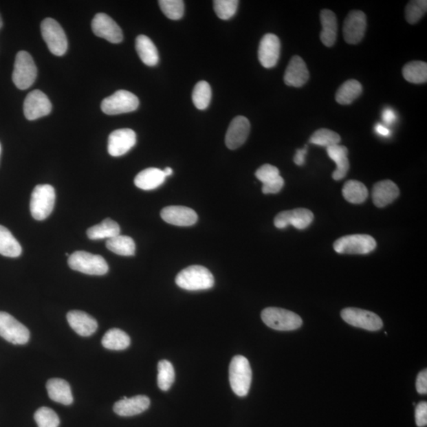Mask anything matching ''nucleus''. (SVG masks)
Wrapping results in <instances>:
<instances>
[{
    "label": "nucleus",
    "mask_w": 427,
    "mask_h": 427,
    "mask_svg": "<svg viewBox=\"0 0 427 427\" xmlns=\"http://www.w3.org/2000/svg\"><path fill=\"white\" fill-rule=\"evenodd\" d=\"M176 284L189 292L204 291L212 288L214 276L208 268L200 265L189 266L178 273Z\"/></svg>",
    "instance_id": "f257e3e1"
},
{
    "label": "nucleus",
    "mask_w": 427,
    "mask_h": 427,
    "mask_svg": "<svg viewBox=\"0 0 427 427\" xmlns=\"http://www.w3.org/2000/svg\"><path fill=\"white\" fill-rule=\"evenodd\" d=\"M232 390L240 397H246L252 383V373L249 360L242 355L233 358L229 369Z\"/></svg>",
    "instance_id": "f03ea898"
},
{
    "label": "nucleus",
    "mask_w": 427,
    "mask_h": 427,
    "mask_svg": "<svg viewBox=\"0 0 427 427\" xmlns=\"http://www.w3.org/2000/svg\"><path fill=\"white\" fill-rule=\"evenodd\" d=\"M68 265L74 271L91 276H103L109 271L108 263L102 256L85 251H76L70 255Z\"/></svg>",
    "instance_id": "7ed1b4c3"
},
{
    "label": "nucleus",
    "mask_w": 427,
    "mask_h": 427,
    "mask_svg": "<svg viewBox=\"0 0 427 427\" xmlns=\"http://www.w3.org/2000/svg\"><path fill=\"white\" fill-rule=\"evenodd\" d=\"M56 193L50 184H39L31 195L30 212L36 220H45L54 210Z\"/></svg>",
    "instance_id": "20e7f679"
},
{
    "label": "nucleus",
    "mask_w": 427,
    "mask_h": 427,
    "mask_svg": "<svg viewBox=\"0 0 427 427\" xmlns=\"http://www.w3.org/2000/svg\"><path fill=\"white\" fill-rule=\"evenodd\" d=\"M261 318L269 328L278 331L296 330L303 325V319L287 309L269 307L263 309Z\"/></svg>",
    "instance_id": "39448f33"
},
{
    "label": "nucleus",
    "mask_w": 427,
    "mask_h": 427,
    "mask_svg": "<svg viewBox=\"0 0 427 427\" xmlns=\"http://www.w3.org/2000/svg\"><path fill=\"white\" fill-rule=\"evenodd\" d=\"M36 67L33 58L25 51L18 52L15 58L12 80L19 89L30 88L36 78Z\"/></svg>",
    "instance_id": "423d86ee"
},
{
    "label": "nucleus",
    "mask_w": 427,
    "mask_h": 427,
    "mask_svg": "<svg viewBox=\"0 0 427 427\" xmlns=\"http://www.w3.org/2000/svg\"><path fill=\"white\" fill-rule=\"evenodd\" d=\"M42 38L52 54L61 56L67 50V39L65 30L54 19H45L41 25Z\"/></svg>",
    "instance_id": "0eeeda50"
},
{
    "label": "nucleus",
    "mask_w": 427,
    "mask_h": 427,
    "mask_svg": "<svg viewBox=\"0 0 427 427\" xmlns=\"http://www.w3.org/2000/svg\"><path fill=\"white\" fill-rule=\"evenodd\" d=\"M376 246V241L367 234L342 237L333 245L335 251L340 254H367L375 250Z\"/></svg>",
    "instance_id": "6e6552de"
},
{
    "label": "nucleus",
    "mask_w": 427,
    "mask_h": 427,
    "mask_svg": "<svg viewBox=\"0 0 427 427\" xmlns=\"http://www.w3.org/2000/svg\"><path fill=\"white\" fill-rule=\"evenodd\" d=\"M139 105V98L134 94L121 89L105 98L101 108L105 114L118 115L133 112L138 109Z\"/></svg>",
    "instance_id": "1a4fd4ad"
},
{
    "label": "nucleus",
    "mask_w": 427,
    "mask_h": 427,
    "mask_svg": "<svg viewBox=\"0 0 427 427\" xmlns=\"http://www.w3.org/2000/svg\"><path fill=\"white\" fill-rule=\"evenodd\" d=\"M0 336L16 345L28 344L30 334L25 325L12 315L0 312Z\"/></svg>",
    "instance_id": "9d476101"
},
{
    "label": "nucleus",
    "mask_w": 427,
    "mask_h": 427,
    "mask_svg": "<svg viewBox=\"0 0 427 427\" xmlns=\"http://www.w3.org/2000/svg\"><path fill=\"white\" fill-rule=\"evenodd\" d=\"M342 320L347 324L368 331H378L383 327L382 320L371 311L358 308H346L342 310Z\"/></svg>",
    "instance_id": "9b49d317"
},
{
    "label": "nucleus",
    "mask_w": 427,
    "mask_h": 427,
    "mask_svg": "<svg viewBox=\"0 0 427 427\" xmlns=\"http://www.w3.org/2000/svg\"><path fill=\"white\" fill-rule=\"evenodd\" d=\"M94 34L110 43L118 44L123 41V32L115 21L107 14L99 13L94 16L91 23Z\"/></svg>",
    "instance_id": "f8f14e48"
},
{
    "label": "nucleus",
    "mask_w": 427,
    "mask_h": 427,
    "mask_svg": "<svg viewBox=\"0 0 427 427\" xmlns=\"http://www.w3.org/2000/svg\"><path fill=\"white\" fill-rule=\"evenodd\" d=\"M314 219V216L311 210L297 208L278 213L274 219V224L278 229H284L288 226H293L298 230H304L312 223Z\"/></svg>",
    "instance_id": "ddd939ff"
},
{
    "label": "nucleus",
    "mask_w": 427,
    "mask_h": 427,
    "mask_svg": "<svg viewBox=\"0 0 427 427\" xmlns=\"http://www.w3.org/2000/svg\"><path fill=\"white\" fill-rule=\"evenodd\" d=\"M23 110L26 119L34 120L49 115L52 111V103L43 92L36 89L26 96Z\"/></svg>",
    "instance_id": "4468645a"
},
{
    "label": "nucleus",
    "mask_w": 427,
    "mask_h": 427,
    "mask_svg": "<svg viewBox=\"0 0 427 427\" xmlns=\"http://www.w3.org/2000/svg\"><path fill=\"white\" fill-rule=\"evenodd\" d=\"M366 25V16L361 10H352L348 14L344 24V36L347 43H360L365 36Z\"/></svg>",
    "instance_id": "2eb2a0df"
},
{
    "label": "nucleus",
    "mask_w": 427,
    "mask_h": 427,
    "mask_svg": "<svg viewBox=\"0 0 427 427\" xmlns=\"http://www.w3.org/2000/svg\"><path fill=\"white\" fill-rule=\"evenodd\" d=\"M136 144V134L129 129H118L109 136L108 152L111 156L120 157L128 153Z\"/></svg>",
    "instance_id": "dca6fc26"
},
{
    "label": "nucleus",
    "mask_w": 427,
    "mask_h": 427,
    "mask_svg": "<svg viewBox=\"0 0 427 427\" xmlns=\"http://www.w3.org/2000/svg\"><path fill=\"white\" fill-rule=\"evenodd\" d=\"M281 40L273 34L263 36L258 50V58L263 67L272 68L277 65L281 56Z\"/></svg>",
    "instance_id": "f3484780"
},
{
    "label": "nucleus",
    "mask_w": 427,
    "mask_h": 427,
    "mask_svg": "<svg viewBox=\"0 0 427 427\" xmlns=\"http://www.w3.org/2000/svg\"><path fill=\"white\" fill-rule=\"evenodd\" d=\"M250 120L243 116H237L230 124L226 134V145L230 150H236L243 145L250 133Z\"/></svg>",
    "instance_id": "a211bd4d"
},
{
    "label": "nucleus",
    "mask_w": 427,
    "mask_h": 427,
    "mask_svg": "<svg viewBox=\"0 0 427 427\" xmlns=\"http://www.w3.org/2000/svg\"><path fill=\"white\" fill-rule=\"evenodd\" d=\"M161 217L167 223L177 226H191L198 220L197 212L184 206H168L162 210Z\"/></svg>",
    "instance_id": "6ab92c4d"
},
{
    "label": "nucleus",
    "mask_w": 427,
    "mask_h": 427,
    "mask_svg": "<svg viewBox=\"0 0 427 427\" xmlns=\"http://www.w3.org/2000/svg\"><path fill=\"white\" fill-rule=\"evenodd\" d=\"M309 72L303 58L294 56L292 58L284 75V83L289 87H300L307 83Z\"/></svg>",
    "instance_id": "aec40b11"
},
{
    "label": "nucleus",
    "mask_w": 427,
    "mask_h": 427,
    "mask_svg": "<svg viewBox=\"0 0 427 427\" xmlns=\"http://www.w3.org/2000/svg\"><path fill=\"white\" fill-rule=\"evenodd\" d=\"M151 400L146 395H135V397L128 398L123 397L115 403L113 406L114 413L123 417H129L140 415L149 408Z\"/></svg>",
    "instance_id": "412c9836"
},
{
    "label": "nucleus",
    "mask_w": 427,
    "mask_h": 427,
    "mask_svg": "<svg viewBox=\"0 0 427 427\" xmlns=\"http://www.w3.org/2000/svg\"><path fill=\"white\" fill-rule=\"evenodd\" d=\"M71 328L81 336H89L98 329L97 320L85 312L72 310L67 315Z\"/></svg>",
    "instance_id": "4be33fe9"
},
{
    "label": "nucleus",
    "mask_w": 427,
    "mask_h": 427,
    "mask_svg": "<svg viewBox=\"0 0 427 427\" xmlns=\"http://www.w3.org/2000/svg\"><path fill=\"white\" fill-rule=\"evenodd\" d=\"M397 184L390 180H384L374 184L372 191L373 202L377 208L386 207L399 197Z\"/></svg>",
    "instance_id": "5701e85b"
},
{
    "label": "nucleus",
    "mask_w": 427,
    "mask_h": 427,
    "mask_svg": "<svg viewBox=\"0 0 427 427\" xmlns=\"http://www.w3.org/2000/svg\"><path fill=\"white\" fill-rule=\"evenodd\" d=\"M47 394L54 402L63 405L73 403V395L70 384L65 380L52 378L46 384Z\"/></svg>",
    "instance_id": "b1692460"
},
{
    "label": "nucleus",
    "mask_w": 427,
    "mask_h": 427,
    "mask_svg": "<svg viewBox=\"0 0 427 427\" xmlns=\"http://www.w3.org/2000/svg\"><path fill=\"white\" fill-rule=\"evenodd\" d=\"M320 18L322 25L320 35V41L326 47H332L336 43L338 30L336 15L331 10L325 9L321 10Z\"/></svg>",
    "instance_id": "393cba45"
},
{
    "label": "nucleus",
    "mask_w": 427,
    "mask_h": 427,
    "mask_svg": "<svg viewBox=\"0 0 427 427\" xmlns=\"http://www.w3.org/2000/svg\"><path fill=\"white\" fill-rule=\"evenodd\" d=\"M329 157L334 161L336 165V171L332 173V178L335 181L344 179L349 171V160H348V150L346 146L335 145L327 149Z\"/></svg>",
    "instance_id": "a878e982"
},
{
    "label": "nucleus",
    "mask_w": 427,
    "mask_h": 427,
    "mask_svg": "<svg viewBox=\"0 0 427 427\" xmlns=\"http://www.w3.org/2000/svg\"><path fill=\"white\" fill-rule=\"evenodd\" d=\"M166 178L164 172L160 168H147L137 174L134 182L136 187L149 191L161 186Z\"/></svg>",
    "instance_id": "bb28decb"
},
{
    "label": "nucleus",
    "mask_w": 427,
    "mask_h": 427,
    "mask_svg": "<svg viewBox=\"0 0 427 427\" xmlns=\"http://www.w3.org/2000/svg\"><path fill=\"white\" fill-rule=\"evenodd\" d=\"M135 50L141 61L146 66L154 67L157 65L160 57L157 47L153 41L146 35L137 36Z\"/></svg>",
    "instance_id": "cd10ccee"
},
{
    "label": "nucleus",
    "mask_w": 427,
    "mask_h": 427,
    "mask_svg": "<svg viewBox=\"0 0 427 427\" xmlns=\"http://www.w3.org/2000/svg\"><path fill=\"white\" fill-rule=\"evenodd\" d=\"M120 228L118 223L111 219H104L101 223L95 225L87 231L91 240L110 239L120 235Z\"/></svg>",
    "instance_id": "c85d7f7f"
},
{
    "label": "nucleus",
    "mask_w": 427,
    "mask_h": 427,
    "mask_svg": "<svg viewBox=\"0 0 427 427\" xmlns=\"http://www.w3.org/2000/svg\"><path fill=\"white\" fill-rule=\"evenodd\" d=\"M0 254L7 257H18L22 254V246L8 229L0 225Z\"/></svg>",
    "instance_id": "c756f323"
},
{
    "label": "nucleus",
    "mask_w": 427,
    "mask_h": 427,
    "mask_svg": "<svg viewBox=\"0 0 427 427\" xmlns=\"http://www.w3.org/2000/svg\"><path fill=\"white\" fill-rule=\"evenodd\" d=\"M102 344L107 349L122 351L130 346L131 339L124 331L119 329H112L105 334Z\"/></svg>",
    "instance_id": "7c9ffc66"
},
{
    "label": "nucleus",
    "mask_w": 427,
    "mask_h": 427,
    "mask_svg": "<svg viewBox=\"0 0 427 427\" xmlns=\"http://www.w3.org/2000/svg\"><path fill=\"white\" fill-rule=\"evenodd\" d=\"M362 92V84L355 79H350L342 84L338 89L336 94V100L340 105H350L360 96Z\"/></svg>",
    "instance_id": "2f4dec72"
},
{
    "label": "nucleus",
    "mask_w": 427,
    "mask_h": 427,
    "mask_svg": "<svg viewBox=\"0 0 427 427\" xmlns=\"http://www.w3.org/2000/svg\"><path fill=\"white\" fill-rule=\"evenodd\" d=\"M342 193L347 202L354 204L365 202L369 195L365 184L355 180L347 182L342 188Z\"/></svg>",
    "instance_id": "473e14b6"
},
{
    "label": "nucleus",
    "mask_w": 427,
    "mask_h": 427,
    "mask_svg": "<svg viewBox=\"0 0 427 427\" xmlns=\"http://www.w3.org/2000/svg\"><path fill=\"white\" fill-rule=\"evenodd\" d=\"M107 248L109 251L120 256H134L135 253V241L129 236L120 234L108 239Z\"/></svg>",
    "instance_id": "72a5a7b5"
},
{
    "label": "nucleus",
    "mask_w": 427,
    "mask_h": 427,
    "mask_svg": "<svg viewBox=\"0 0 427 427\" xmlns=\"http://www.w3.org/2000/svg\"><path fill=\"white\" fill-rule=\"evenodd\" d=\"M402 73L406 80L410 83H425L427 81V63L411 61L404 66Z\"/></svg>",
    "instance_id": "f704fd0d"
},
{
    "label": "nucleus",
    "mask_w": 427,
    "mask_h": 427,
    "mask_svg": "<svg viewBox=\"0 0 427 427\" xmlns=\"http://www.w3.org/2000/svg\"><path fill=\"white\" fill-rule=\"evenodd\" d=\"M157 386L162 391H168L174 381H175V371L171 362L161 360L157 364Z\"/></svg>",
    "instance_id": "c9c22d12"
},
{
    "label": "nucleus",
    "mask_w": 427,
    "mask_h": 427,
    "mask_svg": "<svg viewBox=\"0 0 427 427\" xmlns=\"http://www.w3.org/2000/svg\"><path fill=\"white\" fill-rule=\"evenodd\" d=\"M212 88L210 84L206 81L199 82L195 86L193 92V102L199 110H204L209 107L212 100Z\"/></svg>",
    "instance_id": "e433bc0d"
},
{
    "label": "nucleus",
    "mask_w": 427,
    "mask_h": 427,
    "mask_svg": "<svg viewBox=\"0 0 427 427\" xmlns=\"http://www.w3.org/2000/svg\"><path fill=\"white\" fill-rule=\"evenodd\" d=\"M340 141L341 138L339 134L327 129L316 130L309 140L311 144L325 146L327 149L331 146L338 145Z\"/></svg>",
    "instance_id": "4c0bfd02"
},
{
    "label": "nucleus",
    "mask_w": 427,
    "mask_h": 427,
    "mask_svg": "<svg viewBox=\"0 0 427 427\" xmlns=\"http://www.w3.org/2000/svg\"><path fill=\"white\" fill-rule=\"evenodd\" d=\"M427 10V1L426 0H414L410 1L405 9V17L408 23L411 25L416 24L424 17Z\"/></svg>",
    "instance_id": "58836bf2"
},
{
    "label": "nucleus",
    "mask_w": 427,
    "mask_h": 427,
    "mask_svg": "<svg viewBox=\"0 0 427 427\" xmlns=\"http://www.w3.org/2000/svg\"><path fill=\"white\" fill-rule=\"evenodd\" d=\"M158 4L168 19L179 20L183 17L184 3L182 0H160Z\"/></svg>",
    "instance_id": "ea45409f"
},
{
    "label": "nucleus",
    "mask_w": 427,
    "mask_h": 427,
    "mask_svg": "<svg viewBox=\"0 0 427 427\" xmlns=\"http://www.w3.org/2000/svg\"><path fill=\"white\" fill-rule=\"evenodd\" d=\"M34 419L39 427H58L60 426L59 416L50 408H41L36 411Z\"/></svg>",
    "instance_id": "a19ab883"
},
{
    "label": "nucleus",
    "mask_w": 427,
    "mask_h": 427,
    "mask_svg": "<svg viewBox=\"0 0 427 427\" xmlns=\"http://www.w3.org/2000/svg\"><path fill=\"white\" fill-rule=\"evenodd\" d=\"M215 14L221 20H228L236 14L239 2L237 0H215Z\"/></svg>",
    "instance_id": "79ce46f5"
},
{
    "label": "nucleus",
    "mask_w": 427,
    "mask_h": 427,
    "mask_svg": "<svg viewBox=\"0 0 427 427\" xmlns=\"http://www.w3.org/2000/svg\"><path fill=\"white\" fill-rule=\"evenodd\" d=\"M256 177L262 182L263 184H267L276 180L279 176L278 168L270 164H265L261 166L255 173Z\"/></svg>",
    "instance_id": "37998d69"
},
{
    "label": "nucleus",
    "mask_w": 427,
    "mask_h": 427,
    "mask_svg": "<svg viewBox=\"0 0 427 427\" xmlns=\"http://www.w3.org/2000/svg\"><path fill=\"white\" fill-rule=\"evenodd\" d=\"M415 421L419 427H425L427 425V404L420 402L415 408Z\"/></svg>",
    "instance_id": "c03bdc74"
},
{
    "label": "nucleus",
    "mask_w": 427,
    "mask_h": 427,
    "mask_svg": "<svg viewBox=\"0 0 427 427\" xmlns=\"http://www.w3.org/2000/svg\"><path fill=\"white\" fill-rule=\"evenodd\" d=\"M283 186V178L279 176L276 180L263 184L262 192L265 194H276L281 191Z\"/></svg>",
    "instance_id": "a18cd8bd"
},
{
    "label": "nucleus",
    "mask_w": 427,
    "mask_h": 427,
    "mask_svg": "<svg viewBox=\"0 0 427 427\" xmlns=\"http://www.w3.org/2000/svg\"><path fill=\"white\" fill-rule=\"evenodd\" d=\"M416 390L419 394L426 395L427 393V371H421L416 380Z\"/></svg>",
    "instance_id": "49530a36"
},
{
    "label": "nucleus",
    "mask_w": 427,
    "mask_h": 427,
    "mask_svg": "<svg viewBox=\"0 0 427 427\" xmlns=\"http://www.w3.org/2000/svg\"><path fill=\"white\" fill-rule=\"evenodd\" d=\"M307 154V149L305 146V149L297 150L296 154H295L294 157V162L295 164L298 166H303L305 164V157Z\"/></svg>",
    "instance_id": "de8ad7c7"
},
{
    "label": "nucleus",
    "mask_w": 427,
    "mask_h": 427,
    "mask_svg": "<svg viewBox=\"0 0 427 427\" xmlns=\"http://www.w3.org/2000/svg\"><path fill=\"white\" fill-rule=\"evenodd\" d=\"M382 119L384 123L391 124L395 120V114L392 109H386L382 113Z\"/></svg>",
    "instance_id": "09e8293b"
},
{
    "label": "nucleus",
    "mask_w": 427,
    "mask_h": 427,
    "mask_svg": "<svg viewBox=\"0 0 427 427\" xmlns=\"http://www.w3.org/2000/svg\"><path fill=\"white\" fill-rule=\"evenodd\" d=\"M376 133L382 136H388L390 134L389 130L381 124H377L375 126Z\"/></svg>",
    "instance_id": "8fccbe9b"
},
{
    "label": "nucleus",
    "mask_w": 427,
    "mask_h": 427,
    "mask_svg": "<svg viewBox=\"0 0 427 427\" xmlns=\"http://www.w3.org/2000/svg\"><path fill=\"white\" fill-rule=\"evenodd\" d=\"M163 172H164L166 177L171 176L173 174V170L170 167L166 168Z\"/></svg>",
    "instance_id": "3c124183"
},
{
    "label": "nucleus",
    "mask_w": 427,
    "mask_h": 427,
    "mask_svg": "<svg viewBox=\"0 0 427 427\" xmlns=\"http://www.w3.org/2000/svg\"><path fill=\"white\" fill-rule=\"evenodd\" d=\"M2 26H3V20L1 18V15H0V30H1Z\"/></svg>",
    "instance_id": "603ef678"
},
{
    "label": "nucleus",
    "mask_w": 427,
    "mask_h": 427,
    "mask_svg": "<svg viewBox=\"0 0 427 427\" xmlns=\"http://www.w3.org/2000/svg\"><path fill=\"white\" fill-rule=\"evenodd\" d=\"M0 154H1V145H0Z\"/></svg>",
    "instance_id": "864d4df0"
}]
</instances>
